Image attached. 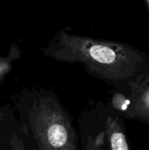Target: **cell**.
<instances>
[{
  "label": "cell",
  "mask_w": 149,
  "mask_h": 150,
  "mask_svg": "<svg viewBox=\"0 0 149 150\" xmlns=\"http://www.w3.org/2000/svg\"><path fill=\"white\" fill-rule=\"evenodd\" d=\"M13 110L33 150H82L72 116L54 91L25 88L16 95Z\"/></svg>",
  "instance_id": "2"
},
{
  "label": "cell",
  "mask_w": 149,
  "mask_h": 150,
  "mask_svg": "<svg viewBox=\"0 0 149 150\" xmlns=\"http://www.w3.org/2000/svg\"><path fill=\"white\" fill-rule=\"evenodd\" d=\"M105 131V150H131L125 125L120 115L112 111H106L103 121Z\"/></svg>",
  "instance_id": "6"
},
{
  "label": "cell",
  "mask_w": 149,
  "mask_h": 150,
  "mask_svg": "<svg viewBox=\"0 0 149 150\" xmlns=\"http://www.w3.org/2000/svg\"><path fill=\"white\" fill-rule=\"evenodd\" d=\"M9 106H10V105H2V106L0 105V122L2 121V120H3L5 112H7Z\"/></svg>",
  "instance_id": "8"
},
{
  "label": "cell",
  "mask_w": 149,
  "mask_h": 150,
  "mask_svg": "<svg viewBox=\"0 0 149 150\" xmlns=\"http://www.w3.org/2000/svg\"><path fill=\"white\" fill-rule=\"evenodd\" d=\"M22 54L20 47L15 42L11 43L9 52L6 54H0V86L11 74L14 63L22 57Z\"/></svg>",
  "instance_id": "7"
},
{
  "label": "cell",
  "mask_w": 149,
  "mask_h": 150,
  "mask_svg": "<svg viewBox=\"0 0 149 150\" xmlns=\"http://www.w3.org/2000/svg\"><path fill=\"white\" fill-rule=\"evenodd\" d=\"M82 150H105V131L97 108L83 111L78 118Z\"/></svg>",
  "instance_id": "4"
},
{
  "label": "cell",
  "mask_w": 149,
  "mask_h": 150,
  "mask_svg": "<svg viewBox=\"0 0 149 150\" xmlns=\"http://www.w3.org/2000/svg\"><path fill=\"white\" fill-rule=\"evenodd\" d=\"M111 104L126 118L149 124V69L126 91L113 93Z\"/></svg>",
  "instance_id": "3"
},
{
  "label": "cell",
  "mask_w": 149,
  "mask_h": 150,
  "mask_svg": "<svg viewBox=\"0 0 149 150\" xmlns=\"http://www.w3.org/2000/svg\"><path fill=\"white\" fill-rule=\"evenodd\" d=\"M144 2L146 3V4H147L148 8V9H149V0H144Z\"/></svg>",
  "instance_id": "9"
},
{
  "label": "cell",
  "mask_w": 149,
  "mask_h": 150,
  "mask_svg": "<svg viewBox=\"0 0 149 150\" xmlns=\"http://www.w3.org/2000/svg\"><path fill=\"white\" fill-rule=\"evenodd\" d=\"M41 52L59 62L83 65L88 74L119 91L149 69L147 55L126 43L76 34L68 28L56 32Z\"/></svg>",
  "instance_id": "1"
},
{
  "label": "cell",
  "mask_w": 149,
  "mask_h": 150,
  "mask_svg": "<svg viewBox=\"0 0 149 150\" xmlns=\"http://www.w3.org/2000/svg\"><path fill=\"white\" fill-rule=\"evenodd\" d=\"M0 150H33L11 105L0 122Z\"/></svg>",
  "instance_id": "5"
}]
</instances>
